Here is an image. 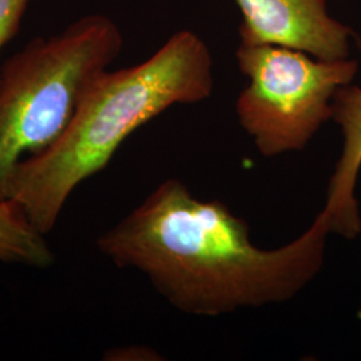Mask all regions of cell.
I'll list each match as a JSON object with an SVG mask.
<instances>
[{"label": "cell", "instance_id": "obj_4", "mask_svg": "<svg viewBox=\"0 0 361 361\" xmlns=\"http://www.w3.org/2000/svg\"><path fill=\"white\" fill-rule=\"evenodd\" d=\"M235 58L247 79L235 102L238 122L267 158L302 152L359 70L350 58L324 61L277 44L240 43Z\"/></svg>", "mask_w": 361, "mask_h": 361}, {"label": "cell", "instance_id": "obj_3", "mask_svg": "<svg viewBox=\"0 0 361 361\" xmlns=\"http://www.w3.org/2000/svg\"><path fill=\"white\" fill-rule=\"evenodd\" d=\"M123 38L104 15H87L49 38L30 40L0 66V201L19 165L58 142Z\"/></svg>", "mask_w": 361, "mask_h": 361}, {"label": "cell", "instance_id": "obj_8", "mask_svg": "<svg viewBox=\"0 0 361 361\" xmlns=\"http://www.w3.org/2000/svg\"><path fill=\"white\" fill-rule=\"evenodd\" d=\"M28 0H0V54L13 40L27 10Z\"/></svg>", "mask_w": 361, "mask_h": 361}, {"label": "cell", "instance_id": "obj_5", "mask_svg": "<svg viewBox=\"0 0 361 361\" xmlns=\"http://www.w3.org/2000/svg\"><path fill=\"white\" fill-rule=\"evenodd\" d=\"M244 44H277L317 59L349 58L355 32L328 11L326 0H235Z\"/></svg>", "mask_w": 361, "mask_h": 361}, {"label": "cell", "instance_id": "obj_2", "mask_svg": "<svg viewBox=\"0 0 361 361\" xmlns=\"http://www.w3.org/2000/svg\"><path fill=\"white\" fill-rule=\"evenodd\" d=\"M212 92L210 51L186 30L142 63L106 70L86 92L65 135L16 169L11 198L39 232L49 234L73 192L104 170L135 130L173 104H198Z\"/></svg>", "mask_w": 361, "mask_h": 361}, {"label": "cell", "instance_id": "obj_1", "mask_svg": "<svg viewBox=\"0 0 361 361\" xmlns=\"http://www.w3.org/2000/svg\"><path fill=\"white\" fill-rule=\"evenodd\" d=\"M249 232L225 204L202 201L169 178L97 246L118 268L143 273L176 310L204 317L286 302L323 269L331 231L320 214L276 249L255 245Z\"/></svg>", "mask_w": 361, "mask_h": 361}, {"label": "cell", "instance_id": "obj_6", "mask_svg": "<svg viewBox=\"0 0 361 361\" xmlns=\"http://www.w3.org/2000/svg\"><path fill=\"white\" fill-rule=\"evenodd\" d=\"M361 51V38L353 35ZM332 121L340 128L343 137L341 153L329 178L326 200L319 213L331 233L355 240L361 233L360 205L356 188L361 170V87L341 86L332 102Z\"/></svg>", "mask_w": 361, "mask_h": 361}, {"label": "cell", "instance_id": "obj_9", "mask_svg": "<svg viewBox=\"0 0 361 361\" xmlns=\"http://www.w3.org/2000/svg\"><path fill=\"white\" fill-rule=\"evenodd\" d=\"M104 360H158V353L146 347H123L109 350Z\"/></svg>", "mask_w": 361, "mask_h": 361}, {"label": "cell", "instance_id": "obj_7", "mask_svg": "<svg viewBox=\"0 0 361 361\" xmlns=\"http://www.w3.org/2000/svg\"><path fill=\"white\" fill-rule=\"evenodd\" d=\"M46 234L39 232L15 200L0 201V262L47 269L55 262Z\"/></svg>", "mask_w": 361, "mask_h": 361}]
</instances>
